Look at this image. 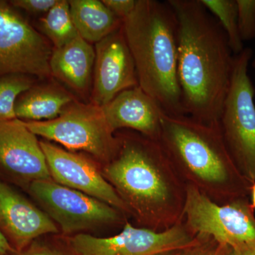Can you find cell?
Here are the masks:
<instances>
[{"instance_id":"6da1fadb","label":"cell","mask_w":255,"mask_h":255,"mask_svg":"<svg viewBox=\"0 0 255 255\" xmlns=\"http://www.w3.org/2000/svg\"><path fill=\"white\" fill-rule=\"evenodd\" d=\"M178 23L177 75L186 116L219 124L234 54L226 32L201 0H169Z\"/></svg>"},{"instance_id":"7a4b0ae2","label":"cell","mask_w":255,"mask_h":255,"mask_svg":"<svg viewBox=\"0 0 255 255\" xmlns=\"http://www.w3.org/2000/svg\"><path fill=\"white\" fill-rule=\"evenodd\" d=\"M117 155L102 174L138 227L162 232L184 219L187 186L160 142L137 135H119Z\"/></svg>"},{"instance_id":"3957f363","label":"cell","mask_w":255,"mask_h":255,"mask_svg":"<svg viewBox=\"0 0 255 255\" xmlns=\"http://www.w3.org/2000/svg\"><path fill=\"white\" fill-rule=\"evenodd\" d=\"M159 142L186 186L211 201L228 204L251 194V184L235 164L219 124L164 113Z\"/></svg>"},{"instance_id":"277c9868","label":"cell","mask_w":255,"mask_h":255,"mask_svg":"<svg viewBox=\"0 0 255 255\" xmlns=\"http://www.w3.org/2000/svg\"><path fill=\"white\" fill-rule=\"evenodd\" d=\"M122 30L138 85L167 115H186L177 75L178 23L168 2L137 0Z\"/></svg>"},{"instance_id":"5b68a950","label":"cell","mask_w":255,"mask_h":255,"mask_svg":"<svg viewBox=\"0 0 255 255\" xmlns=\"http://www.w3.org/2000/svg\"><path fill=\"white\" fill-rule=\"evenodd\" d=\"M253 50L244 48L234 56L231 85L219 125L223 140L241 174L255 183V87L248 75Z\"/></svg>"},{"instance_id":"8992f818","label":"cell","mask_w":255,"mask_h":255,"mask_svg":"<svg viewBox=\"0 0 255 255\" xmlns=\"http://www.w3.org/2000/svg\"><path fill=\"white\" fill-rule=\"evenodd\" d=\"M35 135L58 142L72 150L87 152L105 165L117 155L120 139L107 123L102 107L70 103L58 118L23 122Z\"/></svg>"},{"instance_id":"52a82bcc","label":"cell","mask_w":255,"mask_h":255,"mask_svg":"<svg viewBox=\"0 0 255 255\" xmlns=\"http://www.w3.org/2000/svg\"><path fill=\"white\" fill-rule=\"evenodd\" d=\"M27 190L66 237L127 221L112 206L53 179L31 183Z\"/></svg>"},{"instance_id":"ba28073f","label":"cell","mask_w":255,"mask_h":255,"mask_svg":"<svg viewBox=\"0 0 255 255\" xmlns=\"http://www.w3.org/2000/svg\"><path fill=\"white\" fill-rule=\"evenodd\" d=\"M183 221L194 236H208L231 248L255 241L254 209L248 197L219 204L187 186Z\"/></svg>"},{"instance_id":"9c48e42d","label":"cell","mask_w":255,"mask_h":255,"mask_svg":"<svg viewBox=\"0 0 255 255\" xmlns=\"http://www.w3.org/2000/svg\"><path fill=\"white\" fill-rule=\"evenodd\" d=\"M49 42L9 1L0 0V77L51 75Z\"/></svg>"},{"instance_id":"30bf717a","label":"cell","mask_w":255,"mask_h":255,"mask_svg":"<svg viewBox=\"0 0 255 255\" xmlns=\"http://www.w3.org/2000/svg\"><path fill=\"white\" fill-rule=\"evenodd\" d=\"M66 238L78 255H156L189 249L199 241L184 221L162 232L135 227L126 221L123 230L112 237L80 233Z\"/></svg>"},{"instance_id":"8fae6325","label":"cell","mask_w":255,"mask_h":255,"mask_svg":"<svg viewBox=\"0 0 255 255\" xmlns=\"http://www.w3.org/2000/svg\"><path fill=\"white\" fill-rule=\"evenodd\" d=\"M54 182L80 191L112 206L125 216L127 207L117 191L102 174V168L92 159L60 148L47 141H40Z\"/></svg>"},{"instance_id":"7c38bea8","label":"cell","mask_w":255,"mask_h":255,"mask_svg":"<svg viewBox=\"0 0 255 255\" xmlns=\"http://www.w3.org/2000/svg\"><path fill=\"white\" fill-rule=\"evenodd\" d=\"M0 171L26 189L52 179L40 141L19 119L0 122Z\"/></svg>"},{"instance_id":"4fadbf2b","label":"cell","mask_w":255,"mask_h":255,"mask_svg":"<svg viewBox=\"0 0 255 255\" xmlns=\"http://www.w3.org/2000/svg\"><path fill=\"white\" fill-rule=\"evenodd\" d=\"M94 73L92 97L99 107L124 90L138 86L135 62L122 28L96 43Z\"/></svg>"},{"instance_id":"5bb4252c","label":"cell","mask_w":255,"mask_h":255,"mask_svg":"<svg viewBox=\"0 0 255 255\" xmlns=\"http://www.w3.org/2000/svg\"><path fill=\"white\" fill-rule=\"evenodd\" d=\"M0 233L20 253L38 238L58 234L60 230L43 210L0 180Z\"/></svg>"},{"instance_id":"9a60e30c","label":"cell","mask_w":255,"mask_h":255,"mask_svg":"<svg viewBox=\"0 0 255 255\" xmlns=\"http://www.w3.org/2000/svg\"><path fill=\"white\" fill-rule=\"evenodd\" d=\"M102 109L114 132L119 129H132L159 142L164 112L139 85L121 92Z\"/></svg>"},{"instance_id":"2e32d148","label":"cell","mask_w":255,"mask_h":255,"mask_svg":"<svg viewBox=\"0 0 255 255\" xmlns=\"http://www.w3.org/2000/svg\"><path fill=\"white\" fill-rule=\"evenodd\" d=\"M95 50L79 35L68 44L55 48L49 62L51 75L78 92H85L91 81Z\"/></svg>"},{"instance_id":"e0dca14e","label":"cell","mask_w":255,"mask_h":255,"mask_svg":"<svg viewBox=\"0 0 255 255\" xmlns=\"http://www.w3.org/2000/svg\"><path fill=\"white\" fill-rule=\"evenodd\" d=\"M70 14L79 35L89 43H98L122 28L123 20L112 12L102 1H69Z\"/></svg>"},{"instance_id":"ac0fdd59","label":"cell","mask_w":255,"mask_h":255,"mask_svg":"<svg viewBox=\"0 0 255 255\" xmlns=\"http://www.w3.org/2000/svg\"><path fill=\"white\" fill-rule=\"evenodd\" d=\"M73 102L68 94L51 87H31L23 92L14 106L16 119L23 122H43L58 118Z\"/></svg>"},{"instance_id":"d6986e66","label":"cell","mask_w":255,"mask_h":255,"mask_svg":"<svg viewBox=\"0 0 255 255\" xmlns=\"http://www.w3.org/2000/svg\"><path fill=\"white\" fill-rule=\"evenodd\" d=\"M40 27L55 48L68 44L79 36L67 0H58L55 6L41 18Z\"/></svg>"},{"instance_id":"ffe728a7","label":"cell","mask_w":255,"mask_h":255,"mask_svg":"<svg viewBox=\"0 0 255 255\" xmlns=\"http://www.w3.org/2000/svg\"><path fill=\"white\" fill-rule=\"evenodd\" d=\"M226 32L234 55L244 49L238 29V10L236 0H201Z\"/></svg>"},{"instance_id":"44dd1931","label":"cell","mask_w":255,"mask_h":255,"mask_svg":"<svg viewBox=\"0 0 255 255\" xmlns=\"http://www.w3.org/2000/svg\"><path fill=\"white\" fill-rule=\"evenodd\" d=\"M31 76L8 75L0 77V122L14 120L16 101L23 92L33 87Z\"/></svg>"},{"instance_id":"7402d4cb","label":"cell","mask_w":255,"mask_h":255,"mask_svg":"<svg viewBox=\"0 0 255 255\" xmlns=\"http://www.w3.org/2000/svg\"><path fill=\"white\" fill-rule=\"evenodd\" d=\"M41 238L33 241L23 251L11 255H78L69 244L66 237L50 241Z\"/></svg>"},{"instance_id":"603a6c76","label":"cell","mask_w":255,"mask_h":255,"mask_svg":"<svg viewBox=\"0 0 255 255\" xmlns=\"http://www.w3.org/2000/svg\"><path fill=\"white\" fill-rule=\"evenodd\" d=\"M238 29L242 41L255 38V0H236Z\"/></svg>"},{"instance_id":"cb8c5ba5","label":"cell","mask_w":255,"mask_h":255,"mask_svg":"<svg viewBox=\"0 0 255 255\" xmlns=\"http://www.w3.org/2000/svg\"><path fill=\"white\" fill-rule=\"evenodd\" d=\"M58 0H12L10 4L16 9H22L31 14H47Z\"/></svg>"},{"instance_id":"d4e9b609","label":"cell","mask_w":255,"mask_h":255,"mask_svg":"<svg viewBox=\"0 0 255 255\" xmlns=\"http://www.w3.org/2000/svg\"><path fill=\"white\" fill-rule=\"evenodd\" d=\"M197 243L187 251L186 255H220L223 246L208 236H199Z\"/></svg>"},{"instance_id":"484cf974","label":"cell","mask_w":255,"mask_h":255,"mask_svg":"<svg viewBox=\"0 0 255 255\" xmlns=\"http://www.w3.org/2000/svg\"><path fill=\"white\" fill-rule=\"evenodd\" d=\"M137 1V0H102V2L122 20L131 14L136 6Z\"/></svg>"},{"instance_id":"4316f807","label":"cell","mask_w":255,"mask_h":255,"mask_svg":"<svg viewBox=\"0 0 255 255\" xmlns=\"http://www.w3.org/2000/svg\"><path fill=\"white\" fill-rule=\"evenodd\" d=\"M231 248L233 255H255V241L242 243Z\"/></svg>"},{"instance_id":"83f0119b","label":"cell","mask_w":255,"mask_h":255,"mask_svg":"<svg viewBox=\"0 0 255 255\" xmlns=\"http://www.w3.org/2000/svg\"><path fill=\"white\" fill-rule=\"evenodd\" d=\"M15 253L9 243L0 233V255H11Z\"/></svg>"},{"instance_id":"f1b7e54d","label":"cell","mask_w":255,"mask_h":255,"mask_svg":"<svg viewBox=\"0 0 255 255\" xmlns=\"http://www.w3.org/2000/svg\"><path fill=\"white\" fill-rule=\"evenodd\" d=\"M189 249L184 250V251L167 252V253H160V254L156 255H187V251Z\"/></svg>"},{"instance_id":"f546056e","label":"cell","mask_w":255,"mask_h":255,"mask_svg":"<svg viewBox=\"0 0 255 255\" xmlns=\"http://www.w3.org/2000/svg\"><path fill=\"white\" fill-rule=\"evenodd\" d=\"M251 204L253 209H255V183L251 186Z\"/></svg>"},{"instance_id":"4dcf8cb0","label":"cell","mask_w":255,"mask_h":255,"mask_svg":"<svg viewBox=\"0 0 255 255\" xmlns=\"http://www.w3.org/2000/svg\"><path fill=\"white\" fill-rule=\"evenodd\" d=\"M220 255H233L232 248L231 247L223 246L222 251H221V254Z\"/></svg>"},{"instance_id":"1f68e13d","label":"cell","mask_w":255,"mask_h":255,"mask_svg":"<svg viewBox=\"0 0 255 255\" xmlns=\"http://www.w3.org/2000/svg\"><path fill=\"white\" fill-rule=\"evenodd\" d=\"M253 67H254V68L255 69V58L254 61H253Z\"/></svg>"}]
</instances>
